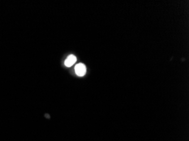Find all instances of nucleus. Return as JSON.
Masks as SVG:
<instances>
[{
	"mask_svg": "<svg viewBox=\"0 0 189 141\" xmlns=\"http://www.w3.org/2000/svg\"><path fill=\"white\" fill-rule=\"evenodd\" d=\"M76 74L79 76H83L86 73V67L83 63H79L75 67Z\"/></svg>",
	"mask_w": 189,
	"mask_h": 141,
	"instance_id": "obj_1",
	"label": "nucleus"
},
{
	"mask_svg": "<svg viewBox=\"0 0 189 141\" xmlns=\"http://www.w3.org/2000/svg\"><path fill=\"white\" fill-rule=\"evenodd\" d=\"M76 61V58L74 55L69 56L65 62V64L67 67L72 66Z\"/></svg>",
	"mask_w": 189,
	"mask_h": 141,
	"instance_id": "obj_2",
	"label": "nucleus"
}]
</instances>
